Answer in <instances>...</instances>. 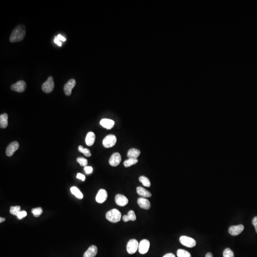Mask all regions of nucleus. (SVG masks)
I'll use <instances>...</instances> for the list:
<instances>
[{"mask_svg": "<svg viewBox=\"0 0 257 257\" xmlns=\"http://www.w3.org/2000/svg\"><path fill=\"white\" fill-rule=\"evenodd\" d=\"M25 34L26 28L25 26L23 24H20L13 30L9 40L11 43L20 42L24 39Z\"/></svg>", "mask_w": 257, "mask_h": 257, "instance_id": "obj_1", "label": "nucleus"}, {"mask_svg": "<svg viewBox=\"0 0 257 257\" xmlns=\"http://www.w3.org/2000/svg\"><path fill=\"white\" fill-rule=\"evenodd\" d=\"M121 214L120 211L116 209H111L107 212L106 218L108 221L112 223H116L120 222L121 219Z\"/></svg>", "mask_w": 257, "mask_h": 257, "instance_id": "obj_2", "label": "nucleus"}, {"mask_svg": "<svg viewBox=\"0 0 257 257\" xmlns=\"http://www.w3.org/2000/svg\"><path fill=\"white\" fill-rule=\"evenodd\" d=\"M54 87V82L53 77L50 76L42 85L43 91L46 93H49L53 91Z\"/></svg>", "mask_w": 257, "mask_h": 257, "instance_id": "obj_3", "label": "nucleus"}, {"mask_svg": "<svg viewBox=\"0 0 257 257\" xmlns=\"http://www.w3.org/2000/svg\"><path fill=\"white\" fill-rule=\"evenodd\" d=\"M117 141L116 136L112 134L107 135L102 141L103 146L106 148H110L114 146Z\"/></svg>", "mask_w": 257, "mask_h": 257, "instance_id": "obj_4", "label": "nucleus"}, {"mask_svg": "<svg viewBox=\"0 0 257 257\" xmlns=\"http://www.w3.org/2000/svg\"><path fill=\"white\" fill-rule=\"evenodd\" d=\"M139 243L136 239H130L127 245V251L130 254L135 253L139 248Z\"/></svg>", "mask_w": 257, "mask_h": 257, "instance_id": "obj_5", "label": "nucleus"}, {"mask_svg": "<svg viewBox=\"0 0 257 257\" xmlns=\"http://www.w3.org/2000/svg\"><path fill=\"white\" fill-rule=\"evenodd\" d=\"M180 241L183 245L188 248H193L196 245V241L195 239L186 236H181L180 238Z\"/></svg>", "mask_w": 257, "mask_h": 257, "instance_id": "obj_6", "label": "nucleus"}, {"mask_svg": "<svg viewBox=\"0 0 257 257\" xmlns=\"http://www.w3.org/2000/svg\"><path fill=\"white\" fill-rule=\"evenodd\" d=\"M26 88V83L23 81H19L16 83L13 84L11 86V90L17 92H22L25 91Z\"/></svg>", "mask_w": 257, "mask_h": 257, "instance_id": "obj_7", "label": "nucleus"}, {"mask_svg": "<svg viewBox=\"0 0 257 257\" xmlns=\"http://www.w3.org/2000/svg\"><path fill=\"white\" fill-rule=\"evenodd\" d=\"M76 85V81L74 79H71L68 81L64 85V93L67 96H70L72 94V89L75 87Z\"/></svg>", "mask_w": 257, "mask_h": 257, "instance_id": "obj_8", "label": "nucleus"}, {"mask_svg": "<svg viewBox=\"0 0 257 257\" xmlns=\"http://www.w3.org/2000/svg\"><path fill=\"white\" fill-rule=\"evenodd\" d=\"M150 243L147 239H143L139 243L138 250L139 252L141 254L146 253L150 248Z\"/></svg>", "mask_w": 257, "mask_h": 257, "instance_id": "obj_9", "label": "nucleus"}, {"mask_svg": "<svg viewBox=\"0 0 257 257\" xmlns=\"http://www.w3.org/2000/svg\"><path fill=\"white\" fill-rule=\"evenodd\" d=\"M19 147V144L17 141H13L10 143L6 150L7 156L11 157L13 155L15 151L18 150Z\"/></svg>", "mask_w": 257, "mask_h": 257, "instance_id": "obj_10", "label": "nucleus"}, {"mask_svg": "<svg viewBox=\"0 0 257 257\" xmlns=\"http://www.w3.org/2000/svg\"><path fill=\"white\" fill-rule=\"evenodd\" d=\"M121 160V155L119 153L113 154L109 160V163L111 166L116 167L120 164Z\"/></svg>", "mask_w": 257, "mask_h": 257, "instance_id": "obj_11", "label": "nucleus"}, {"mask_svg": "<svg viewBox=\"0 0 257 257\" xmlns=\"http://www.w3.org/2000/svg\"><path fill=\"white\" fill-rule=\"evenodd\" d=\"M244 227L242 224L236 226H232L229 227V232L232 236H237L241 234L244 230Z\"/></svg>", "mask_w": 257, "mask_h": 257, "instance_id": "obj_12", "label": "nucleus"}, {"mask_svg": "<svg viewBox=\"0 0 257 257\" xmlns=\"http://www.w3.org/2000/svg\"><path fill=\"white\" fill-rule=\"evenodd\" d=\"M115 200L116 204L121 207H124L126 206L128 203V199L126 196L120 194L116 195Z\"/></svg>", "mask_w": 257, "mask_h": 257, "instance_id": "obj_13", "label": "nucleus"}, {"mask_svg": "<svg viewBox=\"0 0 257 257\" xmlns=\"http://www.w3.org/2000/svg\"><path fill=\"white\" fill-rule=\"evenodd\" d=\"M108 197V193L104 189H101L99 190L96 196V202L98 203H102L106 201Z\"/></svg>", "mask_w": 257, "mask_h": 257, "instance_id": "obj_14", "label": "nucleus"}, {"mask_svg": "<svg viewBox=\"0 0 257 257\" xmlns=\"http://www.w3.org/2000/svg\"><path fill=\"white\" fill-rule=\"evenodd\" d=\"M137 203L141 208L143 209H149L151 207L150 201L143 197L139 198L137 200Z\"/></svg>", "mask_w": 257, "mask_h": 257, "instance_id": "obj_15", "label": "nucleus"}, {"mask_svg": "<svg viewBox=\"0 0 257 257\" xmlns=\"http://www.w3.org/2000/svg\"><path fill=\"white\" fill-rule=\"evenodd\" d=\"M98 252L97 247L95 245H92L89 248L83 255V257H94Z\"/></svg>", "mask_w": 257, "mask_h": 257, "instance_id": "obj_16", "label": "nucleus"}, {"mask_svg": "<svg viewBox=\"0 0 257 257\" xmlns=\"http://www.w3.org/2000/svg\"><path fill=\"white\" fill-rule=\"evenodd\" d=\"M115 122L113 120L108 119H103L100 121V124L107 130H110L114 127Z\"/></svg>", "mask_w": 257, "mask_h": 257, "instance_id": "obj_17", "label": "nucleus"}, {"mask_svg": "<svg viewBox=\"0 0 257 257\" xmlns=\"http://www.w3.org/2000/svg\"><path fill=\"white\" fill-rule=\"evenodd\" d=\"M95 140V135L94 133L92 131L89 132L86 137V143L88 146H91L94 143Z\"/></svg>", "mask_w": 257, "mask_h": 257, "instance_id": "obj_18", "label": "nucleus"}, {"mask_svg": "<svg viewBox=\"0 0 257 257\" xmlns=\"http://www.w3.org/2000/svg\"><path fill=\"white\" fill-rule=\"evenodd\" d=\"M141 154V151L138 149L131 148L128 150L127 153V156L130 159H137Z\"/></svg>", "mask_w": 257, "mask_h": 257, "instance_id": "obj_19", "label": "nucleus"}, {"mask_svg": "<svg viewBox=\"0 0 257 257\" xmlns=\"http://www.w3.org/2000/svg\"><path fill=\"white\" fill-rule=\"evenodd\" d=\"M137 192L139 195L143 197H150L151 196V193L144 188L141 187H138L137 188Z\"/></svg>", "mask_w": 257, "mask_h": 257, "instance_id": "obj_20", "label": "nucleus"}, {"mask_svg": "<svg viewBox=\"0 0 257 257\" xmlns=\"http://www.w3.org/2000/svg\"><path fill=\"white\" fill-rule=\"evenodd\" d=\"M8 116L7 114H4L0 116V127L1 128H4L7 127L8 124Z\"/></svg>", "mask_w": 257, "mask_h": 257, "instance_id": "obj_21", "label": "nucleus"}, {"mask_svg": "<svg viewBox=\"0 0 257 257\" xmlns=\"http://www.w3.org/2000/svg\"><path fill=\"white\" fill-rule=\"evenodd\" d=\"M71 192L72 194L74 195L76 198H78L79 199H83V195L82 192L78 188H77L76 187L73 186L71 187L70 189Z\"/></svg>", "mask_w": 257, "mask_h": 257, "instance_id": "obj_22", "label": "nucleus"}, {"mask_svg": "<svg viewBox=\"0 0 257 257\" xmlns=\"http://www.w3.org/2000/svg\"><path fill=\"white\" fill-rule=\"evenodd\" d=\"M138 160L137 159H130L129 158L124 161V165L125 167L127 168V167L131 166L132 165L136 164L138 163Z\"/></svg>", "mask_w": 257, "mask_h": 257, "instance_id": "obj_23", "label": "nucleus"}, {"mask_svg": "<svg viewBox=\"0 0 257 257\" xmlns=\"http://www.w3.org/2000/svg\"><path fill=\"white\" fill-rule=\"evenodd\" d=\"M139 181L143 184L144 186L150 187L151 186V182L149 179L146 177L141 176L139 178Z\"/></svg>", "mask_w": 257, "mask_h": 257, "instance_id": "obj_24", "label": "nucleus"}, {"mask_svg": "<svg viewBox=\"0 0 257 257\" xmlns=\"http://www.w3.org/2000/svg\"><path fill=\"white\" fill-rule=\"evenodd\" d=\"M177 254L178 257H192L190 252L182 249L178 250Z\"/></svg>", "mask_w": 257, "mask_h": 257, "instance_id": "obj_25", "label": "nucleus"}, {"mask_svg": "<svg viewBox=\"0 0 257 257\" xmlns=\"http://www.w3.org/2000/svg\"><path fill=\"white\" fill-rule=\"evenodd\" d=\"M78 149L80 152L82 153L85 156L88 157L91 156V151L89 149H87V148H84L81 145H80L78 147Z\"/></svg>", "mask_w": 257, "mask_h": 257, "instance_id": "obj_26", "label": "nucleus"}, {"mask_svg": "<svg viewBox=\"0 0 257 257\" xmlns=\"http://www.w3.org/2000/svg\"><path fill=\"white\" fill-rule=\"evenodd\" d=\"M21 211V207L19 206H11L10 208V213L12 215H13L16 216L18 214L19 212Z\"/></svg>", "mask_w": 257, "mask_h": 257, "instance_id": "obj_27", "label": "nucleus"}, {"mask_svg": "<svg viewBox=\"0 0 257 257\" xmlns=\"http://www.w3.org/2000/svg\"><path fill=\"white\" fill-rule=\"evenodd\" d=\"M32 212L34 217H38L43 213V211L41 208H36L33 209Z\"/></svg>", "mask_w": 257, "mask_h": 257, "instance_id": "obj_28", "label": "nucleus"}, {"mask_svg": "<svg viewBox=\"0 0 257 257\" xmlns=\"http://www.w3.org/2000/svg\"><path fill=\"white\" fill-rule=\"evenodd\" d=\"M223 257H234V254L229 248H226L223 251Z\"/></svg>", "mask_w": 257, "mask_h": 257, "instance_id": "obj_29", "label": "nucleus"}, {"mask_svg": "<svg viewBox=\"0 0 257 257\" xmlns=\"http://www.w3.org/2000/svg\"><path fill=\"white\" fill-rule=\"evenodd\" d=\"M77 161L80 164L81 166H87L88 164V160L87 159H85L84 158H78L77 159Z\"/></svg>", "mask_w": 257, "mask_h": 257, "instance_id": "obj_30", "label": "nucleus"}, {"mask_svg": "<svg viewBox=\"0 0 257 257\" xmlns=\"http://www.w3.org/2000/svg\"><path fill=\"white\" fill-rule=\"evenodd\" d=\"M127 216L130 219V221H135L136 219V215H135L134 211H132V210L128 212Z\"/></svg>", "mask_w": 257, "mask_h": 257, "instance_id": "obj_31", "label": "nucleus"}, {"mask_svg": "<svg viewBox=\"0 0 257 257\" xmlns=\"http://www.w3.org/2000/svg\"><path fill=\"white\" fill-rule=\"evenodd\" d=\"M27 216V212L26 211H22L19 212L18 214L17 215V217L18 219H23V218L26 217Z\"/></svg>", "mask_w": 257, "mask_h": 257, "instance_id": "obj_32", "label": "nucleus"}, {"mask_svg": "<svg viewBox=\"0 0 257 257\" xmlns=\"http://www.w3.org/2000/svg\"><path fill=\"white\" fill-rule=\"evenodd\" d=\"M84 170L87 174H91L93 171V168L91 166H86L84 167Z\"/></svg>", "mask_w": 257, "mask_h": 257, "instance_id": "obj_33", "label": "nucleus"}, {"mask_svg": "<svg viewBox=\"0 0 257 257\" xmlns=\"http://www.w3.org/2000/svg\"><path fill=\"white\" fill-rule=\"evenodd\" d=\"M76 177H77V179H80L82 181H84L85 180V177L84 175L81 174L80 173H79L77 174Z\"/></svg>", "mask_w": 257, "mask_h": 257, "instance_id": "obj_34", "label": "nucleus"}, {"mask_svg": "<svg viewBox=\"0 0 257 257\" xmlns=\"http://www.w3.org/2000/svg\"><path fill=\"white\" fill-rule=\"evenodd\" d=\"M252 224L255 227V228L256 229V232L257 233V216L253 218V219L252 220Z\"/></svg>", "mask_w": 257, "mask_h": 257, "instance_id": "obj_35", "label": "nucleus"}, {"mask_svg": "<svg viewBox=\"0 0 257 257\" xmlns=\"http://www.w3.org/2000/svg\"><path fill=\"white\" fill-rule=\"evenodd\" d=\"M56 38H57L59 40H62V41H63V42H65V41L66 40V38H64V37L61 35V34H59V35H58V36L56 37Z\"/></svg>", "mask_w": 257, "mask_h": 257, "instance_id": "obj_36", "label": "nucleus"}, {"mask_svg": "<svg viewBox=\"0 0 257 257\" xmlns=\"http://www.w3.org/2000/svg\"><path fill=\"white\" fill-rule=\"evenodd\" d=\"M54 43H55L56 44H57L58 46H62V43H61V41L60 40H59L56 38V37H55V39H54Z\"/></svg>", "mask_w": 257, "mask_h": 257, "instance_id": "obj_37", "label": "nucleus"}, {"mask_svg": "<svg viewBox=\"0 0 257 257\" xmlns=\"http://www.w3.org/2000/svg\"><path fill=\"white\" fill-rule=\"evenodd\" d=\"M122 219H123V221H124V222H128V221H130V219H129V218H128V216L127 215H124L123 217H122Z\"/></svg>", "mask_w": 257, "mask_h": 257, "instance_id": "obj_38", "label": "nucleus"}, {"mask_svg": "<svg viewBox=\"0 0 257 257\" xmlns=\"http://www.w3.org/2000/svg\"><path fill=\"white\" fill-rule=\"evenodd\" d=\"M163 257H175V255H174L173 254L171 253H170L166 254H165L164 256Z\"/></svg>", "mask_w": 257, "mask_h": 257, "instance_id": "obj_39", "label": "nucleus"}, {"mask_svg": "<svg viewBox=\"0 0 257 257\" xmlns=\"http://www.w3.org/2000/svg\"><path fill=\"white\" fill-rule=\"evenodd\" d=\"M206 257H213V255L211 252H209L206 255Z\"/></svg>", "mask_w": 257, "mask_h": 257, "instance_id": "obj_40", "label": "nucleus"}, {"mask_svg": "<svg viewBox=\"0 0 257 257\" xmlns=\"http://www.w3.org/2000/svg\"><path fill=\"white\" fill-rule=\"evenodd\" d=\"M5 221V218H3V217H1V218H0V222H1V223H2V222H4Z\"/></svg>", "mask_w": 257, "mask_h": 257, "instance_id": "obj_41", "label": "nucleus"}]
</instances>
